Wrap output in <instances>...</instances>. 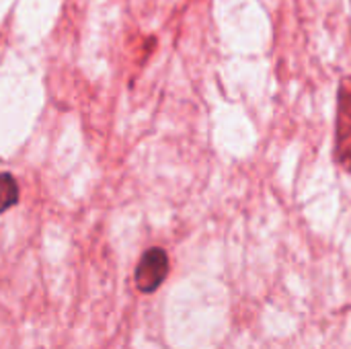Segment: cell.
Segmentation results:
<instances>
[{
    "instance_id": "1",
    "label": "cell",
    "mask_w": 351,
    "mask_h": 349,
    "mask_svg": "<svg viewBox=\"0 0 351 349\" xmlns=\"http://www.w3.org/2000/svg\"><path fill=\"white\" fill-rule=\"evenodd\" d=\"M335 158L351 173V76L339 84L337 121H335Z\"/></svg>"
},
{
    "instance_id": "2",
    "label": "cell",
    "mask_w": 351,
    "mask_h": 349,
    "mask_svg": "<svg viewBox=\"0 0 351 349\" xmlns=\"http://www.w3.org/2000/svg\"><path fill=\"white\" fill-rule=\"evenodd\" d=\"M167 274H169L167 251L160 247H150L148 251L142 253L136 265V274H134L136 288L142 294H152L162 286V282L167 280Z\"/></svg>"
},
{
    "instance_id": "3",
    "label": "cell",
    "mask_w": 351,
    "mask_h": 349,
    "mask_svg": "<svg viewBox=\"0 0 351 349\" xmlns=\"http://www.w3.org/2000/svg\"><path fill=\"white\" fill-rule=\"evenodd\" d=\"M19 202V183L10 173H0V214L8 212Z\"/></svg>"
}]
</instances>
